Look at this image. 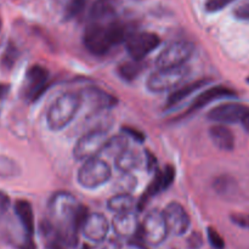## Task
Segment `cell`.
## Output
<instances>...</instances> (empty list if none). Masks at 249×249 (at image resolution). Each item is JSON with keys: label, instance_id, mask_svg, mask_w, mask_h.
Instances as JSON below:
<instances>
[{"label": "cell", "instance_id": "cell-1", "mask_svg": "<svg viewBox=\"0 0 249 249\" xmlns=\"http://www.w3.org/2000/svg\"><path fill=\"white\" fill-rule=\"evenodd\" d=\"M82 106L80 95L66 92L51 104L46 112V124L53 131L62 130L74 119Z\"/></svg>", "mask_w": 249, "mask_h": 249}, {"label": "cell", "instance_id": "cell-2", "mask_svg": "<svg viewBox=\"0 0 249 249\" xmlns=\"http://www.w3.org/2000/svg\"><path fill=\"white\" fill-rule=\"evenodd\" d=\"M83 44L91 55H106L113 46H116L113 36H112L109 22L108 23L91 22L85 28L84 34H83Z\"/></svg>", "mask_w": 249, "mask_h": 249}, {"label": "cell", "instance_id": "cell-3", "mask_svg": "<svg viewBox=\"0 0 249 249\" xmlns=\"http://www.w3.org/2000/svg\"><path fill=\"white\" fill-rule=\"evenodd\" d=\"M190 72V68L185 65L178 67L158 68L148 77L146 83L147 89L151 92H164L175 89L189 78Z\"/></svg>", "mask_w": 249, "mask_h": 249}, {"label": "cell", "instance_id": "cell-4", "mask_svg": "<svg viewBox=\"0 0 249 249\" xmlns=\"http://www.w3.org/2000/svg\"><path fill=\"white\" fill-rule=\"evenodd\" d=\"M112 178V169L107 162L101 158L94 157L83 163L78 170V184L84 189H97L106 184Z\"/></svg>", "mask_w": 249, "mask_h": 249}, {"label": "cell", "instance_id": "cell-5", "mask_svg": "<svg viewBox=\"0 0 249 249\" xmlns=\"http://www.w3.org/2000/svg\"><path fill=\"white\" fill-rule=\"evenodd\" d=\"M168 233L169 232L162 212L152 211L146 214L136 237L140 238L142 243L156 247L164 242Z\"/></svg>", "mask_w": 249, "mask_h": 249}, {"label": "cell", "instance_id": "cell-6", "mask_svg": "<svg viewBox=\"0 0 249 249\" xmlns=\"http://www.w3.org/2000/svg\"><path fill=\"white\" fill-rule=\"evenodd\" d=\"M107 140L108 138L105 130L95 129V130L89 131L77 141L73 150V156L78 162L91 160L102 152Z\"/></svg>", "mask_w": 249, "mask_h": 249}, {"label": "cell", "instance_id": "cell-7", "mask_svg": "<svg viewBox=\"0 0 249 249\" xmlns=\"http://www.w3.org/2000/svg\"><path fill=\"white\" fill-rule=\"evenodd\" d=\"M195 50L194 44L186 40L169 44L156 58L157 68H169L182 66L190 60Z\"/></svg>", "mask_w": 249, "mask_h": 249}, {"label": "cell", "instance_id": "cell-8", "mask_svg": "<svg viewBox=\"0 0 249 249\" xmlns=\"http://www.w3.org/2000/svg\"><path fill=\"white\" fill-rule=\"evenodd\" d=\"M126 44V51L133 60H143L160 44V36L152 32H134Z\"/></svg>", "mask_w": 249, "mask_h": 249}, {"label": "cell", "instance_id": "cell-9", "mask_svg": "<svg viewBox=\"0 0 249 249\" xmlns=\"http://www.w3.org/2000/svg\"><path fill=\"white\" fill-rule=\"evenodd\" d=\"M49 84V72L45 67L34 65L27 71L23 96L27 101L33 102L41 96Z\"/></svg>", "mask_w": 249, "mask_h": 249}, {"label": "cell", "instance_id": "cell-10", "mask_svg": "<svg viewBox=\"0 0 249 249\" xmlns=\"http://www.w3.org/2000/svg\"><path fill=\"white\" fill-rule=\"evenodd\" d=\"M167 224L168 232L174 236H182L190 229L191 220L184 207L178 202H172L162 212Z\"/></svg>", "mask_w": 249, "mask_h": 249}, {"label": "cell", "instance_id": "cell-11", "mask_svg": "<svg viewBox=\"0 0 249 249\" xmlns=\"http://www.w3.org/2000/svg\"><path fill=\"white\" fill-rule=\"evenodd\" d=\"M249 107L237 102H229V104L219 105L208 112V119L214 123L220 124H233L238 123L247 114Z\"/></svg>", "mask_w": 249, "mask_h": 249}, {"label": "cell", "instance_id": "cell-12", "mask_svg": "<svg viewBox=\"0 0 249 249\" xmlns=\"http://www.w3.org/2000/svg\"><path fill=\"white\" fill-rule=\"evenodd\" d=\"M80 230L83 231V233H84L88 240L96 243L106 238L109 230V224L102 214L91 213L88 214Z\"/></svg>", "mask_w": 249, "mask_h": 249}, {"label": "cell", "instance_id": "cell-13", "mask_svg": "<svg viewBox=\"0 0 249 249\" xmlns=\"http://www.w3.org/2000/svg\"><path fill=\"white\" fill-rule=\"evenodd\" d=\"M112 226H113L116 235L124 238L136 237L139 233V229H140L138 216L133 211L117 214L113 218Z\"/></svg>", "mask_w": 249, "mask_h": 249}, {"label": "cell", "instance_id": "cell-14", "mask_svg": "<svg viewBox=\"0 0 249 249\" xmlns=\"http://www.w3.org/2000/svg\"><path fill=\"white\" fill-rule=\"evenodd\" d=\"M236 96V92L230 88L223 87V85H216V87L209 88L206 91L202 92L201 95L196 97L192 102L190 111H196V109L202 108V107L207 106L211 102L215 101V100L225 99V97H233Z\"/></svg>", "mask_w": 249, "mask_h": 249}, {"label": "cell", "instance_id": "cell-15", "mask_svg": "<svg viewBox=\"0 0 249 249\" xmlns=\"http://www.w3.org/2000/svg\"><path fill=\"white\" fill-rule=\"evenodd\" d=\"M209 136L218 148L223 151H232L235 147V136L225 124L216 123L209 129Z\"/></svg>", "mask_w": 249, "mask_h": 249}, {"label": "cell", "instance_id": "cell-16", "mask_svg": "<svg viewBox=\"0 0 249 249\" xmlns=\"http://www.w3.org/2000/svg\"><path fill=\"white\" fill-rule=\"evenodd\" d=\"M211 82V79H198L195 80V82L187 83V84L184 85H179L178 88H175L174 91L169 95L167 100V107H173L175 105H178L179 102L184 101L185 99L192 95L194 92H196L197 90L201 89L202 87L207 85L208 83Z\"/></svg>", "mask_w": 249, "mask_h": 249}, {"label": "cell", "instance_id": "cell-17", "mask_svg": "<svg viewBox=\"0 0 249 249\" xmlns=\"http://www.w3.org/2000/svg\"><path fill=\"white\" fill-rule=\"evenodd\" d=\"M114 162H116V168L119 172L131 173L133 170L141 167V164L145 162V158L138 151L125 148L123 152H121L114 158Z\"/></svg>", "mask_w": 249, "mask_h": 249}, {"label": "cell", "instance_id": "cell-18", "mask_svg": "<svg viewBox=\"0 0 249 249\" xmlns=\"http://www.w3.org/2000/svg\"><path fill=\"white\" fill-rule=\"evenodd\" d=\"M15 212L16 215L18 216L27 236L33 237L34 230H36V224H34V214L32 204L26 199H19L15 204Z\"/></svg>", "mask_w": 249, "mask_h": 249}, {"label": "cell", "instance_id": "cell-19", "mask_svg": "<svg viewBox=\"0 0 249 249\" xmlns=\"http://www.w3.org/2000/svg\"><path fill=\"white\" fill-rule=\"evenodd\" d=\"M84 94L90 104L94 105L97 108H108V107L116 106L117 104L116 97L107 94L104 90L97 89V88H89V89L84 90Z\"/></svg>", "mask_w": 249, "mask_h": 249}, {"label": "cell", "instance_id": "cell-20", "mask_svg": "<svg viewBox=\"0 0 249 249\" xmlns=\"http://www.w3.org/2000/svg\"><path fill=\"white\" fill-rule=\"evenodd\" d=\"M135 206V199L128 192H121V194L116 195L112 198H109L108 203H107V207H108L109 211L114 212L116 214L134 211V207Z\"/></svg>", "mask_w": 249, "mask_h": 249}, {"label": "cell", "instance_id": "cell-21", "mask_svg": "<svg viewBox=\"0 0 249 249\" xmlns=\"http://www.w3.org/2000/svg\"><path fill=\"white\" fill-rule=\"evenodd\" d=\"M142 61L143 60H131L128 61V62L121 63L118 70H117L119 77L122 79L126 80V82H131V80L136 79L146 68V63L142 62Z\"/></svg>", "mask_w": 249, "mask_h": 249}, {"label": "cell", "instance_id": "cell-22", "mask_svg": "<svg viewBox=\"0 0 249 249\" xmlns=\"http://www.w3.org/2000/svg\"><path fill=\"white\" fill-rule=\"evenodd\" d=\"M114 0H96L90 10L92 22H101L114 14Z\"/></svg>", "mask_w": 249, "mask_h": 249}, {"label": "cell", "instance_id": "cell-23", "mask_svg": "<svg viewBox=\"0 0 249 249\" xmlns=\"http://www.w3.org/2000/svg\"><path fill=\"white\" fill-rule=\"evenodd\" d=\"M125 148H128V139L125 138V135H117L107 140L102 152L109 157L116 158Z\"/></svg>", "mask_w": 249, "mask_h": 249}, {"label": "cell", "instance_id": "cell-24", "mask_svg": "<svg viewBox=\"0 0 249 249\" xmlns=\"http://www.w3.org/2000/svg\"><path fill=\"white\" fill-rule=\"evenodd\" d=\"M88 2H89V0H70L67 6H66V17L68 19L77 17L78 15L82 14V11L85 9Z\"/></svg>", "mask_w": 249, "mask_h": 249}, {"label": "cell", "instance_id": "cell-25", "mask_svg": "<svg viewBox=\"0 0 249 249\" xmlns=\"http://www.w3.org/2000/svg\"><path fill=\"white\" fill-rule=\"evenodd\" d=\"M17 55H18V53H17L16 48H15L12 44H10V45L6 48V50H5L4 55H2V58H1L2 66H4L5 68H7V70L14 67L17 57H18Z\"/></svg>", "mask_w": 249, "mask_h": 249}, {"label": "cell", "instance_id": "cell-26", "mask_svg": "<svg viewBox=\"0 0 249 249\" xmlns=\"http://www.w3.org/2000/svg\"><path fill=\"white\" fill-rule=\"evenodd\" d=\"M175 179V169L172 165H165L163 172H160V181H162L163 190H167L173 184Z\"/></svg>", "mask_w": 249, "mask_h": 249}, {"label": "cell", "instance_id": "cell-27", "mask_svg": "<svg viewBox=\"0 0 249 249\" xmlns=\"http://www.w3.org/2000/svg\"><path fill=\"white\" fill-rule=\"evenodd\" d=\"M207 233H208V240H209V242H211L212 247L215 248V249L225 248V241H224V238L221 237V235L215 230V229L208 228Z\"/></svg>", "mask_w": 249, "mask_h": 249}, {"label": "cell", "instance_id": "cell-28", "mask_svg": "<svg viewBox=\"0 0 249 249\" xmlns=\"http://www.w3.org/2000/svg\"><path fill=\"white\" fill-rule=\"evenodd\" d=\"M233 16L240 21H249V0H242L233 10Z\"/></svg>", "mask_w": 249, "mask_h": 249}, {"label": "cell", "instance_id": "cell-29", "mask_svg": "<svg viewBox=\"0 0 249 249\" xmlns=\"http://www.w3.org/2000/svg\"><path fill=\"white\" fill-rule=\"evenodd\" d=\"M232 1H235V0H207L206 10L208 12H218L225 9Z\"/></svg>", "mask_w": 249, "mask_h": 249}, {"label": "cell", "instance_id": "cell-30", "mask_svg": "<svg viewBox=\"0 0 249 249\" xmlns=\"http://www.w3.org/2000/svg\"><path fill=\"white\" fill-rule=\"evenodd\" d=\"M91 249H122V245L116 238H105V240L96 242Z\"/></svg>", "mask_w": 249, "mask_h": 249}, {"label": "cell", "instance_id": "cell-31", "mask_svg": "<svg viewBox=\"0 0 249 249\" xmlns=\"http://www.w3.org/2000/svg\"><path fill=\"white\" fill-rule=\"evenodd\" d=\"M230 219L233 224H236V225L240 226V228L249 229V214H242V213L231 214Z\"/></svg>", "mask_w": 249, "mask_h": 249}, {"label": "cell", "instance_id": "cell-32", "mask_svg": "<svg viewBox=\"0 0 249 249\" xmlns=\"http://www.w3.org/2000/svg\"><path fill=\"white\" fill-rule=\"evenodd\" d=\"M122 131L124 133V135L131 136V138L135 141H138V142H142V141L145 140V135H143L141 131L131 128V126H123V128H122Z\"/></svg>", "mask_w": 249, "mask_h": 249}, {"label": "cell", "instance_id": "cell-33", "mask_svg": "<svg viewBox=\"0 0 249 249\" xmlns=\"http://www.w3.org/2000/svg\"><path fill=\"white\" fill-rule=\"evenodd\" d=\"M10 207V198L4 191H0V218L7 212Z\"/></svg>", "mask_w": 249, "mask_h": 249}, {"label": "cell", "instance_id": "cell-34", "mask_svg": "<svg viewBox=\"0 0 249 249\" xmlns=\"http://www.w3.org/2000/svg\"><path fill=\"white\" fill-rule=\"evenodd\" d=\"M189 245H190V248H191V249H198L202 245H203V241H202L201 235H199V233H197V232H195L194 235L190 237Z\"/></svg>", "mask_w": 249, "mask_h": 249}, {"label": "cell", "instance_id": "cell-35", "mask_svg": "<svg viewBox=\"0 0 249 249\" xmlns=\"http://www.w3.org/2000/svg\"><path fill=\"white\" fill-rule=\"evenodd\" d=\"M145 163L147 164L148 170H151V172H152V170H156V167H157V160H156V157L150 152V151H146Z\"/></svg>", "mask_w": 249, "mask_h": 249}, {"label": "cell", "instance_id": "cell-36", "mask_svg": "<svg viewBox=\"0 0 249 249\" xmlns=\"http://www.w3.org/2000/svg\"><path fill=\"white\" fill-rule=\"evenodd\" d=\"M19 249H36V245H34L33 240H32L31 236H27V238L24 240V242L19 246Z\"/></svg>", "mask_w": 249, "mask_h": 249}, {"label": "cell", "instance_id": "cell-37", "mask_svg": "<svg viewBox=\"0 0 249 249\" xmlns=\"http://www.w3.org/2000/svg\"><path fill=\"white\" fill-rule=\"evenodd\" d=\"M9 90H10L9 84H4V83H0V100H2L5 96H6L7 92H9Z\"/></svg>", "mask_w": 249, "mask_h": 249}, {"label": "cell", "instance_id": "cell-38", "mask_svg": "<svg viewBox=\"0 0 249 249\" xmlns=\"http://www.w3.org/2000/svg\"><path fill=\"white\" fill-rule=\"evenodd\" d=\"M241 123H242V125H243V128H245V130L249 134V111L247 112V114H246V116L243 117V119H242V121H241Z\"/></svg>", "mask_w": 249, "mask_h": 249}, {"label": "cell", "instance_id": "cell-39", "mask_svg": "<svg viewBox=\"0 0 249 249\" xmlns=\"http://www.w3.org/2000/svg\"><path fill=\"white\" fill-rule=\"evenodd\" d=\"M83 249H90V248L87 247V246H84V247H83Z\"/></svg>", "mask_w": 249, "mask_h": 249}, {"label": "cell", "instance_id": "cell-40", "mask_svg": "<svg viewBox=\"0 0 249 249\" xmlns=\"http://www.w3.org/2000/svg\"><path fill=\"white\" fill-rule=\"evenodd\" d=\"M247 82H248V83H249V78H248V79H247Z\"/></svg>", "mask_w": 249, "mask_h": 249}]
</instances>
